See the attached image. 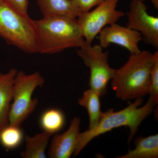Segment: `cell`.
I'll return each instance as SVG.
<instances>
[{
    "mask_svg": "<svg viewBox=\"0 0 158 158\" xmlns=\"http://www.w3.org/2000/svg\"><path fill=\"white\" fill-rule=\"evenodd\" d=\"M44 16L64 15L77 19L81 14L72 0H37Z\"/></svg>",
    "mask_w": 158,
    "mask_h": 158,
    "instance_id": "cell-12",
    "label": "cell"
},
{
    "mask_svg": "<svg viewBox=\"0 0 158 158\" xmlns=\"http://www.w3.org/2000/svg\"><path fill=\"white\" fill-rule=\"evenodd\" d=\"M153 59L150 74L149 98L158 103V51L153 54Z\"/></svg>",
    "mask_w": 158,
    "mask_h": 158,
    "instance_id": "cell-18",
    "label": "cell"
},
{
    "mask_svg": "<svg viewBox=\"0 0 158 158\" xmlns=\"http://www.w3.org/2000/svg\"><path fill=\"white\" fill-rule=\"evenodd\" d=\"M145 0H131L127 27L141 34L145 44L158 48V18L148 14Z\"/></svg>",
    "mask_w": 158,
    "mask_h": 158,
    "instance_id": "cell-8",
    "label": "cell"
},
{
    "mask_svg": "<svg viewBox=\"0 0 158 158\" xmlns=\"http://www.w3.org/2000/svg\"><path fill=\"white\" fill-rule=\"evenodd\" d=\"M24 135L20 126L8 124L0 129V144L8 150L16 149L23 141Z\"/></svg>",
    "mask_w": 158,
    "mask_h": 158,
    "instance_id": "cell-17",
    "label": "cell"
},
{
    "mask_svg": "<svg viewBox=\"0 0 158 158\" xmlns=\"http://www.w3.org/2000/svg\"><path fill=\"white\" fill-rule=\"evenodd\" d=\"M98 35L99 45L103 49L115 44L126 49L131 55L141 52L138 47V44L142 40L141 34L127 26L115 23L105 27Z\"/></svg>",
    "mask_w": 158,
    "mask_h": 158,
    "instance_id": "cell-9",
    "label": "cell"
},
{
    "mask_svg": "<svg viewBox=\"0 0 158 158\" xmlns=\"http://www.w3.org/2000/svg\"><path fill=\"white\" fill-rule=\"evenodd\" d=\"M81 118L75 117L67 131L61 134H55L49 148L51 158H69L73 155L80 133Z\"/></svg>",
    "mask_w": 158,
    "mask_h": 158,
    "instance_id": "cell-10",
    "label": "cell"
},
{
    "mask_svg": "<svg viewBox=\"0 0 158 158\" xmlns=\"http://www.w3.org/2000/svg\"><path fill=\"white\" fill-rule=\"evenodd\" d=\"M44 84V79L39 72L27 74L23 71L18 72L13 85L9 124L20 126L33 113L38 104V100L33 98V93Z\"/></svg>",
    "mask_w": 158,
    "mask_h": 158,
    "instance_id": "cell-5",
    "label": "cell"
},
{
    "mask_svg": "<svg viewBox=\"0 0 158 158\" xmlns=\"http://www.w3.org/2000/svg\"><path fill=\"white\" fill-rule=\"evenodd\" d=\"M38 53H58L81 47L85 40L77 19L64 15L44 16L34 20Z\"/></svg>",
    "mask_w": 158,
    "mask_h": 158,
    "instance_id": "cell-1",
    "label": "cell"
},
{
    "mask_svg": "<svg viewBox=\"0 0 158 158\" xmlns=\"http://www.w3.org/2000/svg\"><path fill=\"white\" fill-rule=\"evenodd\" d=\"M143 102L142 98L137 99L120 111L116 112L110 109L104 113L102 112L100 120L95 127L79 134L73 156H77L94 138L121 127H127L130 129V142L141 123L152 113L157 105L149 98L145 105L140 107Z\"/></svg>",
    "mask_w": 158,
    "mask_h": 158,
    "instance_id": "cell-2",
    "label": "cell"
},
{
    "mask_svg": "<svg viewBox=\"0 0 158 158\" xmlns=\"http://www.w3.org/2000/svg\"><path fill=\"white\" fill-rule=\"evenodd\" d=\"M0 37L27 53H38L34 20L15 9L6 0H0Z\"/></svg>",
    "mask_w": 158,
    "mask_h": 158,
    "instance_id": "cell-4",
    "label": "cell"
},
{
    "mask_svg": "<svg viewBox=\"0 0 158 158\" xmlns=\"http://www.w3.org/2000/svg\"><path fill=\"white\" fill-rule=\"evenodd\" d=\"M52 135L45 132L37 134L33 137L26 136V148L21 152L23 158H45L46 150Z\"/></svg>",
    "mask_w": 158,
    "mask_h": 158,
    "instance_id": "cell-15",
    "label": "cell"
},
{
    "mask_svg": "<svg viewBox=\"0 0 158 158\" xmlns=\"http://www.w3.org/2000/svg\"><path fill=\"white\" fill-rule=\"evenodd\" d=\"M119 0H106L92 11L82 12L77 18L85 41L92 44L104 28L123 17V11L116 9Z\"/></svg>",
    "mask_w": 158,
    "mask_h": 158,
    "instance_id": "cell-7",
    "label": "cell"
},
{
    "mask_svg": "<svg viewBox=\"0 0 158 158\" xmlns=\"http://www.w3.org/2000/svg\"><path fill=\"white\" fill-rule=\"evenodd\" d=\"M153 59L148 51L131 54L121 68L115 69L112 88L123 101L142 98L149 93L150 74Z\"/></svg>",
    "mask_w": 158,
    "mask_h": 158,
    "instance_id": "cell-3",
    "label": "cell"
},
{
    "mask_svg": "<svg viewBox=\"0 0 158 158\" xmlns=\"http://www.w3.org/2000/svg\"><path fill=\"white\" fill-rule=\"evenodd\" d=\"M103 49L99 44L92 45L85 41L77 51L79 56L90 69V89L98 92L101 97L106 94L108 83L115 71L109 65V52H104Z\"/></svg>",
    "mask_w": 158,
    "mask_h": 158,
    "instance_id": "cell-6",
    "label": "cell"
},
{
    "mask_svg": "<svg viewBox=\"0 0 158 158\" xmlns=\"http://www.w3.org/2000/svg\"><path fill=\"white\" fill-rule=\"evenodd\" d=\"M17 72L14 68L6 73L0 72V129L9 124V114L12 102L13 85Z\"/></svg>",
    "mask_w": 158,
    "mask_h": 158,
    "instance_id": "cell-11",
    "label": "cell"
},
{
    "mask_svg": "<svg viewBox=\"0 0 158 158\" xmlns=\"http://www.w3.org/2000/svg\"><path fill=\"white\" fill-rule=\"evenodd\" d=\"M13 8L24 14H27L28 0H6Z\"/></svg>",
    "mask_w": 158,
    "mask_h": 158,
    "instance_id": "cell-20",
    "label": "cell"
},
{
    "mask_svg": "<svg viewBox=\"0 0 158 158\" xmlns=\"http://www.w3.org/2000/svg\"><path fill=\"white\" fill-rule=\"evenodd\" d=\"M152 2L156 9H158V0H151Z\"/></svg>",
    "mask_w": 158,
    "mask_h": 158,
    "instance_id": "cell-21",
    "label": "cell"
},
{
    "mask_svg": "<svg viewBox=\"0 0 158 158\" xmlns=\"http://www.w3.org/2000/svg\"><path fill=\"white\" fill-rule=\"evenodd\" d=\"M65 114L56 108H50L44 111L39 118V125L43 131L52 135L57 134L65 125Z\"/></svg>",
    "mask_w": 158,
    "mask_h": 158,
    "instance_id": "cell-16",
    "label": "cell"
},
{
    "mask_svg": "<svg viewBox=\"0 0 158 158\" xmlns=\"http://www.w3.org/2000/svg\"><path fill=\"white\" fill-rule=\"evenodd\" d=\"M135 148L129 150L123 156L118 158H157L158 157V135H152L147 137H138L135 141Z\"/></svg>",
    "mask_w": 158,
    "mask_h": 158,
    "instance_id": "cell-13",
    "label": "cell"
},
{
    "mask_svg": "<svg viewBox=\"0 0 158 158\" xmlns=\"http://www.w3.org/2000/svg\"><path fill=\"white\" fill-rule=\"evenodd\" d=\"M101 96L93 89L85 90L83 96L78 100L80 106L86 109L89 118L88 129H91L98 124L102 115Z\"/></svg>",
    "mask_w": 158,
    "mask_h": 158,
    "instance_id": "cell-14",
    "label": "cell"
},
{
    "mask_svg": "<svg viewBox=\"0 0 158 158\" xmlns=\"http://www.w3.org/2000/svg\"><path fill=\"white\" fill-rule=\"evenodd\" d=\"M78 9L82 12L90 11L106 0H72Z\"/></svg>",
    "mask_w": 158,
    "mask_h": 158,
    "instance_id": "cell-19",
    "label": "cell"
}]
</instances>
